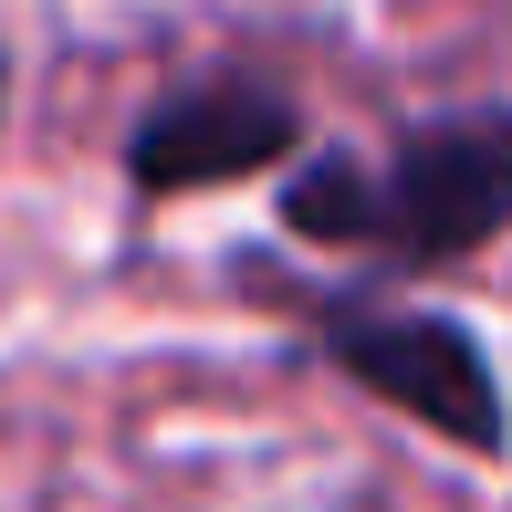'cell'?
I'll list each match as a JSON object with an SVG mask.
<instances>
[{"label":"cell","mask_w":512,"mask_h":512,"mask_svg":"<svg viewBox=\"0 0 512 512\" xmlns=\"http://www.w3.org/2000/svg\"><path fill=\"white\" fill-rule=\"evenodd\" d=\"M283 220L304 241H345V251H387V262H450L481 251L512 220V115H450V126H418L398 157L356 168V157H324L283 189Z\"/></svg>","instance_id":"cell-1"},{"label":"cell","mask_w":512,"mask_h":512,"mask_svg":"<svg viewBox=\"0 0 512 512\" xmlns=\"http://www.w3.org/2000/svg\"><path fill=\"white\" fill-rule=\"evenodd\" d=\"M324 356L345 377H366L387 408L429 418L439 439L502 450V387L460 324H439V314H324Z\"/></svg>","instance_id":"cell-2"},{"label":"cell","mask_w":512,"mask_h":512,"mask_svg":"<svg viewBox=\"0 0 512 512\" xmlns=\"http://www.w3.org/2000/svg\"><path fill=\"white\" fill-rule=\"evenodd\" d=\"M283 147H293V105L272 84H189L136 126L126 168L147 199H178V189H220V178L272 168Z\"/></svg>","instance_id":"cell-3"}]
</instances>
